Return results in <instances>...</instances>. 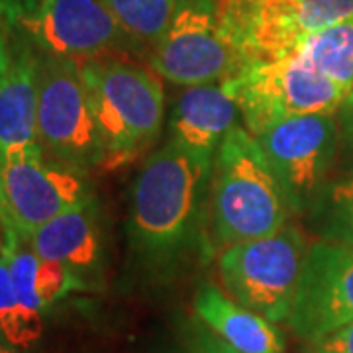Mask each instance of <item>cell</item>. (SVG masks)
Here are the masks:
<instances>
[{"label": "cell", "mask_w": 353, "mask_h": 353, "mask_svg": "<svg viewBox=\"0 0 353 353\" xmlns=\"http://www.w3.org/2000/svg\"><path fill=\"white\" fill-rule=\"evenodd\" d=\"M194 312L206 328L240 353H285V338L275 322L241 306L214 285L199 289Z\"/></svg>", "instance_id": "15"}, {"label": "cell", "mask_w": 353, "mask_h": 353, "mask_svg": "<svg viewBox=\"0 0 353 353\" xmlns=\"http://www.w3.org/2000/svg\"><path fill=\"white\" fill-rule=\"evenodd\" d=\"M338 126H340V141H343L345 150L353 153V90L338 110Z\"/></svg>", "instance_id": "25"}, {"label": "cell", "mask_w": 353, "mask_h": 353, "mask_svg": "<svg viewBox=\"0 0 353 353\" xmlns=\"http://www.w3.org/2000/svg\"><path fill=\"white\" fill-rule=\"evenodd\" d=\"M343 90H353V20L326 26L304 38L294 51Z\"/></svg>", "instance_id": "17"}, {"label": "cell", "mask_w": 353, "mask_h": 353, "mask_svg": "<svg viewBox=\"0 0 353 353\" xmlns=\"http://www.w3.org/2000/svg\"><path fill=\"white\" fill-rule=\"evenodd\" d=\"M306 236L296 226L220 253V275L228 294L271 322H289L303 277Z\"/></svg>", "instance_id": "5"}, {"label": "cell", "mask_w": 353, "mask_h": 353, "mask_svg": "<svg viewBox=\"0 0 353 353\" xmlns=\"http://www.w3.org/2000/svg\"><path fill=\"white\" fill-rule=\"evenodd\" d=\"M114 14L130 41L141 46H155L181 0H102Z\"/></svg>", "instance_id": "19"}, {"label": "cell", "mask_w": 353, "mask_h": 353, "mask_svg": "<svg viewBox=\"0 0 353 353\" xmlns=\"http://www.w3.org/2000/svg\"><path fill=\"white\" fill-rule=\"evenodd\" d=\"M39 0H0V30H12L20 28Z\"/></svg>", "instance_id": "22"}, {"label": "cell", "mask_w": 353, "mask_h": 353, "mask_svg": "<svg viewBox=\"0 0 353 353\" xmlns=\"http://www.w3.org/2000/svg\"><path fill=\"white\" fill-rule=\"evenodd\" d=\"M208 212L210 245L220 252L277 234L289 224L287 192L245 128H234L216 152Z\"/></svg>", "instance_id": "2"}, {"label": "cell", "mask_w": 353, "mask_h": 353, "mask_svg": "<svg viewBox=\"0 0 353 353\" xmlns=\"http://www.w3.org/2000/svg\"><path fill=\"white\" fill-rule=\"evenodd\" d=\"M353 322V245L320 240L306 253L290 330L320 341Z\"/></svg>", "instance_id": "11"}, {"label": "cell", "mask_w": 353, "mask_h": 353, "mask_svg": "<svg viewBox=\"0 0 353 353\" xmlns=\"http://www.w3.org/2000/svg\"><path fill=\"white\" fill-rule=\"evenodd\" d=\"M224 85L238 102L241 120L253 138L290 116L338 114L350 94L296 53L248 65Z\"/></svg>", "instance_id": "6"}, {"label": "cell", "mask_w": 353, "mask_h": 353, "mask_svg": "<svg viewBox=\"0 0 353 353\" xmlns=\"http://www.w3.org/2000/svg\"><path fill=\"white\" fill-rule=\"evenodd\" d=\"M240 118V106L224 81L185 87L169 116V139L194 155L214 159Z\"/></svg>", "instance_id": "13"}, {"label": "cell", "mask_w": 353, "mask_h": 353, "mask_svg": "<svg viewBox=\"0 0 353 353\" xmlns=\"http://www.w3.org/2000/svg\"><path fill=\"white\" fill-rule=\"evenodd\" d=\"M38 141L51 157L85 175L104 161L81 65L43 51L38 55Z\"/></svg>", "instance_id": "8"}, {"label": "cell", "mask_w": 353, "mask_h": 353, "mask_svg": "<svg viewBox=\"0 0 353 353\" xmlns=\"http://www.w3.org/2000/svg\"><path fill=\"white\" fill-rule=\"evenodd\" d=\"M92 199L85 173L57 161L39 141L0 153V226L30 240L39 228Z\"/></svg>", "instance_id": "4"}, {"label": "cell", "mask_w": 353, "mask_h": 353, "mask_svg": "<svg viewBox=\"0 0 353 353\" xmlns=\"http://www.w3.org/2000/svg\"><path fill=\"white\" fill-rule=\"evenodd\" d=\"M38 141V55L14 48V63L0 83V153Z\"/></svg>", "instance_id": "16"}, {"label": "cell", "mask_w": 353, "mask_h": 353, "mask_svg": "<svg viewBox=\"0 0 353 353\" xmlns=\"http://www.w3.org/2000/svg\"><path fill=\"white\" fill-rule=\"evenodd\" d=\"M326 353H353V322L314 343Z\"/></svg>", "instance_id": "24"}, {"label": "cell", "mask_w": 353, "mask_h": 353, "mask_svg": "<svg viewBox=\"0 0 353 353\" xmlns=\"http://www.w3.org/2000/svg\"><path fill=\"white\" fill-rule=\"evenodd\" d=\"M214 159L167 139L153 152L132 187L130 245L153 269L173 267L199 245L206 222Z\"/></svg>", "instance_id": "1"}, {"label": "cell", "mask_w": 353, "mask_h": 353, "mask_svg": "<svg viewBox=\"0 0 353 353\" xmlns=\"http://www.w3.org/2000/svg\"><path fill=\"white\" fill-rule=\"evenodd\" d=\"M306 216L324 241L353 245V173L328 181Z\"/></svg>", "instance_id": "18"}, {"label": "cell", "mask_w": 353, "mask_h": 353, "mask_svg": "<svg viewBox=\"0 0 353 353\" xmlns=\"http://www.w3.org/2000/svg\"><path fill=\"white\" fill-rule=\"evenodd\" d=\"M0 353H8V352H4V350H2V347H0Z\"/></svg>", "instance_id": "29"}, {"label": "cell", "mask_w": 353, "mask_h": 353, "mask_svg": "<svg viewBox=\"0 0 353 353\" xmlns=\"http://www.w3.org/2000/svg\"><path fill=\"white\" fill-rule=\"evenodd\" d=\"M20 28L39 51L75 61L112 55L130 41L102 0H39Z\"/></svg>", "instance_id": "12"}, {"label": "cell", "mask_w": 353, "mask_h": 353, "mask_svg": "<svg viewBox=\"0 0 353 353\" xmlns=\"http://www.w3.org/2000/svg\"><path fill=\"white\" fill-rule=\"evenodd\" d=\"M14 63V48L8 46V41L4 38V32L0 30V83L8 77Z\"/></svg>", "instance_id": "26"}, {"label": "cell", "mask_w": 353, "mask_h": 353, "mask_svg": "<svg viewBox=\"0 0 353 353\" xmlns=\"http://www.w3.org/2000/svg\"><path fill=\"white\" fill-rule=\"evenodd\" d=\"M255 139L287 192L292 214H308L320 190L328 185L340 148L336 114L290 116Z\"/></svg>", "instance_id": "10"}, {"label": "cell", "mask_w": 353, "mask_h": 353, "mask_svg": "<svg viewBox=\"0 0 353 353\" xmlns=\"http://www.w3.org/2000/svg\"><path fill=\"white\" fill-rule=\"evenodd\" d=\"M181 353H240L238 350H234L232 345H228L222 338H218L212 330H199L190 343H187V347Z\"/></svg>", "instance_id": "23"}, {"label": "cell", "mask_w": 353, "mask_h": 353, "mask_svg": "<svg viewBox=\"0 0 353 353\" xmlns=\"http://www.w3.org/2000/svg\"><path fill=\"white\" fill-rule=\"evenodd\" d=\"M83 289H87V281L79 277L69 265L61 261L39 259L38 273H36V292L43 310L59 303L67 294Z\"/></svg>", "instance_id": "21"}, {"label": "cell", "mask_w": 353, "mask_h": 353, "mask_svg": "<svg viewBox=\"0 0 353 353\" xmlns=\"http://www.w3.org/2000/svg\"><path fill=\"white\" fill-rule=\"evenodd\" d=\"M79 65L101 138L102 167L134 161L161 132L165 92L159 75L114 53Z\"/></svg>", "instance_id": "3"}, {"label": "cell", "mask_w": 353, "mask_h": 353, "mask_svg": "<svg viewBox=\"0 0 353 353\" xmlns=\"http://www.w3.org/2000/svg\"><path fill=\"white\" fill-rule=\"evenodd\" d=\"M150 65L179 87L220 83L241 71L240 53L228 32L218 0H181Z\"/></svg>", "instance_id": "7"}, {"label": "cell", "mask_w": 353, "mask_h": 353, "mask_svg": "<svg viewBox=\"0 0 353 353\" xmlns=\"http://www.w3.org/2000/svg\"><path fill=\"white\" fill-rule=\"evenodd\" d=\"M2 241H4V236H2V226H0V253H2Z\"/></svg>", "instance_id": "27"}, {"label": "cell", "mask_w": 353, "mask_h": 353, "mask_svg": "<svg viewBox=\"0 0 353 353\" xmlns=\"http://www.w3.org/2000/svg\"><path fill=\"white\" fill-rule=\"evenodd\" d=\"M308 353H326V352H322L320 347H316V345H314V350H312V352H308Z\"/></svg>", "instance_id": "28"}, {"label": "cell", "mask_w": 353, "mask_h": 353, "mask_svg": "<svg viewBox=\"0 0 353 353\" xmlns=\"http://www.w3.org/2000/svg\"><path fill=\"white\" fill-rule=\"evenodd\" d=\"M41 330V312H32L20 304L8 259L0 253V334L16 347H30L39 340Z\"/></svg>", "instance_id": "20"}, {"label": "cell", "mask_w": 353, "mask_h": 353, "mask_svg": "<svg viewBox=\"0 0 353 353\" xmlns=\"http://www.w3.org/2000/svg\"><path fill=\"white\" fill-rule=\"evenodd\" d=\"M28 241L39 259L61 261L83 279L94 275L101 269L104 253L97 199L92 196L55 216Z\"/></svg>", "instance_id": "14"}, {"label": "cell", "mask_w": 353, "mask_h": 353, "mask_svg": "<svg viewBox=\"0 0 353 353\" xmlns=\"http://www.w3.org/2000/svg\"><path fill=\"white\" fill-rule=\"evenodd\" d=\"M218 4L243 67L281 59L318 30L353 20V0H218Z\"/></svg>", "instance_id": "9"}]
</instances>
